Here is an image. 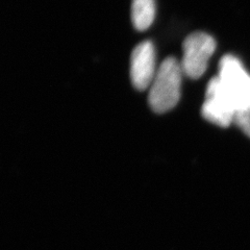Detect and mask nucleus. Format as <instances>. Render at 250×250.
<instances>
[{"label":"nucleus","mask_w":250,"mask_h":250,"mask_svg":"<svg viewBox=\"0 0 250 250\" xmlns=\"http://www.w3.org/2000/svg\"><path fill=\"white\" fill-rule=\"evenodd\" d=\"M233 123L244 132V134L250 138V111L249 109H244L237 113L234 117Z\"/></svg>","instance_id":"0eeeda50"},{"label":"nucleus","mask_w":250,"mask_h":250,"mask_svg":"<svg viewBox=\"0 0 250 250\" xmlns=\"http://www.w3.org/2000/svg\"><path fill=\"white\" fill-rule=\"evenodd\" d=\"M219 78L237 103L240 111H250V75L236 57L226 54L221 59Z\"/></svg>","instance_id":"20e7f679"},{"label":"nucleus","mask_w":250,"mask_h":250,"mask_svg":"<svg viewBox=\"0 0 250 250\" xmlns=\"http://www.w3.org/2000/svg\"><path fill=\"white\" fill-rule=\"evenodd\" d=\"M155 16L154 0H132L131 20L137 30L149 28Z\"/></svg>","instance_id":"423d86ee"},{"label":"nucleus","mask_w":250,"mask_h":250,"mask_svg":"<svg viewBox=\"0 0 250 250\" xmlns=\"http://www.w3.org/2000/svg\"><path fill=\"white\" fill-rule=\"evenodd\" d=\"M183 74L181 62L175 58L164 60L149 87L148 103L153 112L167 113L178 104Z\"/></svg>","instance_id":"f257e3e1"},{"label":"nucleus","mask_w":250,"mask_h":250,"mask_svg":"<svg viewBox=\"0 0 250 250\" xmlns=\"http://www.w3.org/2000/svg\"><path fill=\"white\" fill-rule=\"evenodd\" d=\"M183 48V72L188 77L197 80L206 72L208 61L216 49L215 39L208 34L196 31L186 38Z\"/></svg>","instance_id":"7ed1b4c3"},{"label":"nucleus","mask_w":250,"mask_h":250,"mask_svg":"<svg viewBox=\"0 0 250 250\" xmlns=\"http://www.w3.org/2000/svg\"><path fill=\"white\" fill-rule=\"evenodd\" d=\"M238 112L240 108L237 103L219 76L212 78L208 84L206 101L201 108L203 118L218 126L226 127L233 123Z\"/></svg>","instance_id":"f03ea898"},{"label":"nucleus","mask_w":250,"mask_h":250,"mask_svg":"<svg viewBox=\"0 0 250 250\" xmlns=\"http://www.w3.org/2000/svg\"><path fill=\"white\" fill-rule=\"evenodd\" d=\"M155 73V52L153 44L151 41L141 42L131 52V83L137 90L144 91L150 87Z\"/></svg>","instance_id":"39448f33"}]
</instances>
